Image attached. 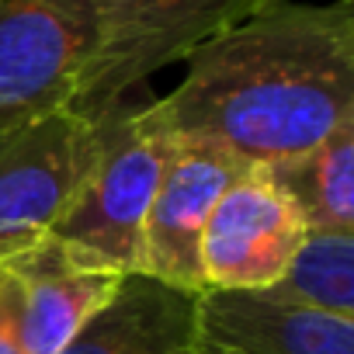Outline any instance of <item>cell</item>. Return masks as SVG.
Instances as JSON below:
<instances>
[{
  "instance_id": "obj_12",
  "label": "cell",
  "mask_w": 354,
  "mask_h": 354,
  "mask_svg": "<svg viewBox=\"0 0 354 354\" xmlns=\"http://www.w3.org/2000/svg\"><path fill=\"white\" fill-rule=\"evenodd\" d=\"M268 292L340 319H354V233L309 230L292 264Z\"/></svg>"
},
{
  "instance_id": "obj_13",
  "label": "cell",
  "mask_w": 354,
  "mask_h": 354,
  "mask_svg": "<svg viewBox=\"0 0 354 354\" xmlns=\"http://www.w3.org/2000/svg\"><path fill=\"white\" fill-rule=\"evenodd\" d=\"M0 354H25L18 337V302H15V281L8 268L0 264Z\"/></svg>"
},
{
  "instance_id": "obj_6",
  "label": "cell",
  "mask_w": 354,
  "mask_h": 354,
  "mask_svg": "<svg viewBox=\"0 0 354 354\" xmlns=\"http://www.w3.org/2000/svg\"><path fill=\"white\" fill-rule=\"evenodd\" d=\"M84 136L87 118L77 111L0 136V264L49 236L77 181Z\"/></svg>"
},
{
  "instance_id": "obj_10",
  "label": "cell",
  "mask_w": 354,
  "mask_h": 354,
  "mask_svg": "<svg viewBox=\"0 0 354 354\" xmlns=\"http://www.w3.org/2000/svg\"><path fill=\"white\" fill-rule=\"evenodd\" d=\"M195 323V292L132 271L59 354H198Z\"/></svg>"
},
{
  "instance_id": "obj_11",
  "label": "cell",
  "mask_w": 354,
  "mask_h": 354,
  "mask_svg": "<svg viewBox=\"0 0 354 354\" xmlns=\"http://www.w3.org/2000/svg\"><path fill=\"white\" fill-rule=\"evenodd\" d=\"M309 230L354 233V122L333 129L313 149L264 167Z\"/></svg>"
},
{
  "instance_id": "obj_4",
  "label": "cell",
  "mask_w": 354,
  "mask_h": 354,
  "mask_svg": "<svg viewBox=\"0 0 354 354\" xmlns=\"http://www.w3.org/2000/svg\"><path fill=\"white\" fill-rule=\"evenodd\" d=\"M101 35V0H0V136L73 111Z\"/></svg>"
},
{
  "instance_id": "obj_9",
  "label": "cell",
  "mask_w": 354,
  "mask_h": 354,
  "mask_svg": "<svg viewBox=\"0 0 354 354\" xmlns=\"http://www.w3.org/2000/svg\"><path fill=\"white\" fill-rule=\"evenodd\" d=\"M4 268L15 281L18 337L25 354H59L122 278L77 264L53 240L4 261Z\"/></svg>"
},
{
  "instance_id": "obj_8",
  "label": "cell",
  "mask_w": 354,
  "mask_h": 354,
  "mask_svg": "<svg viewBox=\"0 0 354 354\" xmlns=\"http://www.w3.org/2000/svg\"><path fill=\"white\" fill-rule=\"evenodd\" d=\"M198 354H354V319L268 288H205L195 323Z\"/></svg>"
},
{
  "instance_id": "obj_2",
  "label": "cell",
  "mask_w": 354,
  "mask_h": 354,
  "mask_svg": "<svg viewBox=\"0 0 354 354\" xmlns=\"http://www.w3.org/2000/svg\"><path fill=\"white\" fill-rule=\"evenodd\" d=\"M149 101L146 91H136L97 115H84L87 136L77 181L46 236L84 268L139 271L146 212L174 153V139Z\"/></svg>"
},
{
  "instance_id": "obj_5",
  "label": "cell",
  "mask_w": 354,
  "mask_h": 354,
  "mask_svg": "<svg viewBox=\"0 0 354 354\" xmlns=\"http://www.w3.org/2000/svg\"><path fill=\"white\" fill-rule=\"evenodd\" d=\"M309 226L264 167H247L216 202L202 236L205 288H271Z\"/></svg>"
},
{
  "instance_id": "obj_1",
  "label": "cell",
  "mask_w": 354,
  "mask_h": 354,
  "mask_svg": "<svg viewBox=\"0 0 354 354\" xmlns=\"http://www.w3.org/2000/svg\"><path fill=\"white\" fill-rule=\"evenodd\" d=\"M174 142L219 149L243 167H271L354 122V11L278 4L209 39L185 77L149 101Z\"/></svg>"
},
{
  "instance_id": "obj_7",
  "label": "cell",
  "mask_w": 354,
  "mask_h": 354,
  "mask_svg": "<svg viewBox=\"0 0 354 354\" xmlns=\"http://www.w3.org/2000/svg\"><path fill=\"white\" fill-rule=\"evenodd\" d=\"M247 167L219 149L174 142L156 195L146 212L139 274L202 295V236L223 192Z\"/></svg>"
},
{
  "instance_id": "obj_3",
  "label": "cell",
  "mask_w": 354,
  "mask_h": 354,
  "mask_svg": "<svg viewBox=\"0 0 354 354\" xmlns=\"http://www.w3.org/2000/svg\"><path fill=\"white\" fill-rule=\"evenodd\" d=\"M271 4L278 0H101V35L73 111L97 115L146 91L153 73L185 63L198 46Z\"/></svg>"
}]
</instances>
